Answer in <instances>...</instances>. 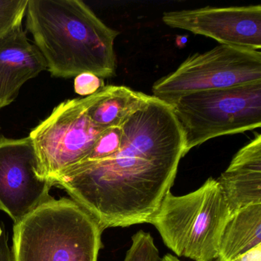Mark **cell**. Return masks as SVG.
Masks as SVG:
<instances>
[{
  "label": "cell",
  "mask_w": 261,
  "mask_h": 261,
  "mask_svg": "<svg viewBox=\"0 0 261 261\" xmlns=\"http://www.w3.org/2000/svg\"><path fill=\"white\" fill-rule=\"evenodd\" d=\"M122 138H123L122 126L120 127H113L105 129L96 140L91 152L76 166L85 164V163H94V162L100 161L112 156L120 149Z\"/></svg>",
  "instance_id": "cell-14"
},
{
  "label": "cell",
  "mask_w": 261,
  "mask_h": 261,
  "mask_svg": "<svg viewBox=\"0 0 261 261\" xmlns=\"http://www.w3.org/2000/svg\"><path fill=\"white\" fill-rule=\"evenodd\" d=\"M118 152L51 180L103 230L148 223L170 192L185 156L182 130L167 103L150 101L122 125Z\"/></svg>",
  "instance_id": "cell-1"
},
{
  "label": "cell",
  "mask_w": 261,
  "mask_h": 261,
  "mask_svg": "<svg viewBox=\"0 0 261 261\" xmlns=\"http://www.w3.org/2000/svg\"><path fill=\"white\" fill-rule=\"evenodd\" d=\"M234 261H261V244L238 256Z\"/></svg>",
  "instance_id": "cell-19"
},
{
  "label": "cell",
  "mask_w": 261,
  "mask_h": 261,
  "mask_svg": "<svg viewBox=\"0 0 261 261\" xmlns=\"http://www.w3.org/2000/svg\"><path fill=\"white\" fill-rule=\"evenodd\" d=\"M74 91L82 96H90L105 87L103 79L91 73H83L74 79Z\"/></svg>",
  "instance_id": "cell-17"
},
{
  "label": "cell",
  "mask_w": 261,
  "mask_h": 261,
  "mask_svg": "<svg viewBox=\"0 0 261 261\" xmlns=\"http://www.w3.org/2000/svg\"><path fill=\"white\" fill-rule=\"evenodd\" d=\"M0 261H14L8 244V236L3 223L0 224Z\"/></svg>",
  "instance_id": "cell-18"
},
{
  "label": "cell",
  "mask_w": 261,
  "mask_h": 261,
  "mask_svg": "<svg viewBox=\"0 0 261 261\" xmlns=\"http://www.w3.org/2000/svg\"><path fill=\"white\" fill-rule=\"evenodd\" d=\"M217 179L209 178L197 190L181 196L169 192L149 220L164 244L177 256L215 261L223 230L231 216Z\"/></svg>",
  "instance_id": "cell-4"
},
{
  "label": "cell",
  "mask_w": 261,
  "mask_h": 261,
  "mask_svg": "<svg viewBox=\"0 0 261 261\" xmlns=\"http://www.w3.org/2000/svg\"><path fill=\"white\" fill-rule=\"evenodd\" d=\"M261 82V53L219 45L186 59L154 83L152 97L167 105L185 94Z\"/></svg>",
  "instance_id": "cell-6"
},
{
  "label": "cell",
  "mask_w": 261,
  "mask_h": 261,
  "mask_svg": "<svg viewBox=\"0 0 261 261\" xmlns=\"http://www.w3.org/2000/svg\"><path fill=\"white\" fill-rule=\"evenodd\" d=\"M53 183L44 175L30 137H0V210L14 224L53 199Z\"/></svg>",
  "instance_id": "cell-8"
},
{
  "label": "cell",
  "mask_w": 261,
  "mask_h": 261,
  "mask_svg": "<svg viewBox=\"0 0 261 261\" xmlns=\"http://www.w3.org/2000/svg\"><path fill=\"white\" fill-rule=\"evenodd\" d=\"M46 69L43 56L22 25L0 36V108L13 103L22 85Z\"/></svg>",
  "instance_id": "cell-10"
},
{
  "label": "cell",
  "mask_w": 261,
  "mask_h": 261,
  "mask_svg": "<svg viewBox=\"0 0 261 261\" xmlns=\"http://www.w3.org/2000/svg\"><path fill=\"white\" fill-rule=\"evenodd\" d=\"M261 244V204H253L232 214L223 230L216 261H234Z\"/></svg>",
  "instance_id": "cell-13"
},
{
  "label": "cell",
  "mask_w": 261,
  "mask_h": 261,
  "mask_svg": "<svg viewBox=\"0 0 261 261\" xmlns=\"http://www.w3.org/2000/svg\"><path fill=\"white\" fill-rule=\"evenodd\" d=\"M160 261H181L178 257H176L175 256H173V255L169 254V253H167V254L165 255L163 257H161V259Z\"/></svg>",
  "instance_id": "cell-20"
},
{
  "label": "cell",
  "mask_w": 261,
  "mask_h": 261,
  "mask_svg": "<svg viewBox=\"0 0 261 261\" xmlns=\"http://www.w3.org/2000/svg\"><path fill=\"white\" fill-rule=\"evenodd\" d=\"M0 137H1V136H0Z\"/></svg>",
  "instance_id": "cell-21"
},
{
  "label": "cell",
  "mask_w": 261,
  "mask_h": 261,
  "mask_svg": "<svg viewBox=\"0 0 261 261\" xmlns=\"http://www.w3.org/2000/svg\"><path fill=\"white\" fill-rule=\"evenodd\" d=\"M103 229L72 199L54 198L13 227L14 261H97Z\"/></svg>",
  "instance_id": "cell-3"
},
{
  "label": "cell",
  "mask_w": 261,
  "mask_h": 261,
  "mask_svg": "<svg viewBox=\"0 0 261 261\" xmlns=\"http://www.w3.org/2000/svg\"><path fill=\"white\" fill-rule=\"evenodd\" d=\"M28 0H0V36L22 25Z\"/></svg>",
  "instance_id": "cell-16"
},
{
  "label": "cell",
  "mask_w": 261,
  "mask_h": 261,
  "mask_svg": "<svg viewBox=\"0 0 261 261\" xmlns=\"http://www.w3.org/2000/svg\"><path fill=\"white\" fill-rule=\"evenodd\" d=\"M230 212L261 204V135L241 148L217 179Z\"/></svg>",
  "instance_id": "cell-11"
},
{
  "label": "cell",
  "mask_w": 261,
  "mask_h": 261,
  "mask_svg": "<svg viewBox=\"0 0 261 261\" xmlns=\"http://www.w3.org/2000/svg\"><path fill=\"white\" fill-rule=\"evenodd\" d=\"M184 137L185 155L215 137L261 126V82L185 94L169 105Z\"/></svg>",
  "instance_id": "cell-5"
},
{
  "label": "cell",
  "mask_w": 261,
  "mask_h": 261,
  "mask_svg": "<svg viewBox=\"0 0 261 261\" xmlns=\"http://www.w3.org/2000/svg\"><path fill=\"white\" fill-rule=\"evenodd\" d=\"M95 93L62 102L30 133L44 175L50 180L82 162L103 129L88 117Z\"/></svg>",
  "instance_id": "cell-7"
},
{
  "label": "cell",
  "mask_w": 261,
  "mask_h": 261,
  "mask_svg": "<svg viewBox=\"0 0 261 261\" xmlns=\"http://www.w3.org/2000/svg\"><path fill=\"white\" fill-rule=\"evenodd\" d=\"M160 252L152 235L140 230L132 237V244L123 261H160Z\"/></svg>",
  "instance_id": "cell-15"
},
{
  "label": "cell",
  "mask_w": 261,
  "mask_h": 261,
  "mask_svg": "<svg viewBox=\"0 0 261 261\" xmlns=\"http://www.w3.org/2000/svg\"><path fill=\"white\" fill-rule=\"evenodd\" d=\"M27 30L53 77L91 73L115 75L114 42L120 33L105 25L80 0H28Z\"/></svg>",
  "instance_id": "cell-2"
},
{
  "label": "cell",
  "mask_w": 261,
  "mask_h": 261,
  "mask_svg": "<svg viewBox=\"0 0 261 261\" xmlns=\"http://www.w3.org/2000/svg\"><path fill=\"white\" fill-rule=\"evenodd\" d=\"M152 96L127 87L109 85L100 88L88 107L90 120L100 129L120 127L134 113L147 105Z\"/></svg>",
  "instance_id": "cell-12"
},
{
  "label": "cell",
  "mask_w": 261,
  "mask_h": 261,
  "mask_svg": "<svg viewBox=\"0 0 261 261\" xmlns=\"http://www.w3.org/2000/svg\"><path fill=\"white\" fill-rule=\"evenodd\" d=\"M163 22L215 39L221 45L261 49V6L211 7L166 12Z\"/></svg>",
  "instance_id": "cell-9"
}]
</instances>
